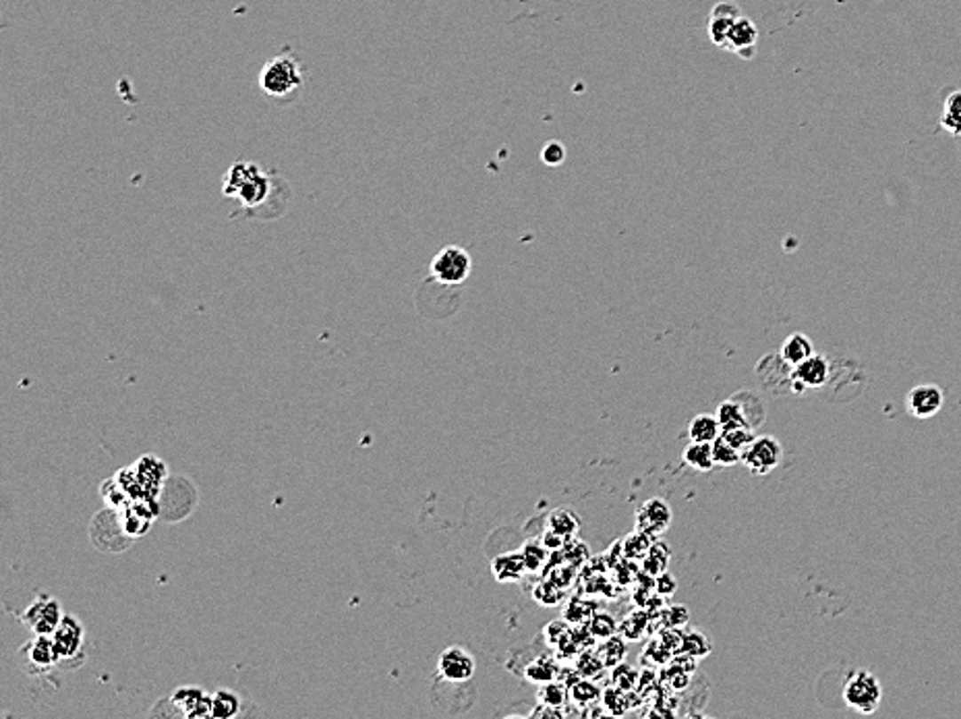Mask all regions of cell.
I'll use <instances>...</instances> for the list:
<instances>
[{"label": "cell", "instance_id": "2e32d148", "mask_svg": "<svg viewBox=\"0 0 961 719\" xmlns=\"http://www.w3.org/2000/svg\"><path fill=\"white\" fill-rule=\"evenodd\" d=\"M813 355H814V345H813V340H810L808 336H806V334H802V332L790 334L788 339L783 340L782 351H779V357H782L785 363H788L790 367L800 365L802 361H806L808 357H813Z\"/></svg>", "mask_w": 961, "mask_h": 719}, {"label": "cell", "instance_id": "4fadbf2b", "mask_svg": "<svg viewBox=\"0 0 961 719\" xmlns=\"http://www.w3.org/2000/svg\"><path fill=\"white\" fill-rule=\"evenodd\" d=\"M172 703L185 717H211V697L197 686H183L172 695Z\"/></svg>", "mask_w": 961, "mask_h": 719}, {"label": "cell", "instance_id": "7a4b0ae2", "mask_svg": "<svg viewBox=\"0 0 961 719\" xmlns=\"http://www.w3.org/2000/svg\"><path fill=\"white\" fill-rule=\"evenodd\" d=\"M301 60L295 54L284 52L272 59L259 73V87L266 96L278 102H292L303 90Z\"/></svg>", "mask_w": 961, "mask_h": 719}, {"label": "cell", "instance_id": "8d00e7d4", "mask_svg": "<svg viewBox=\"0 0 961 719\" xmlns=\"http://www.w3.org/2000/svg\"><path fill=\"white\" fill-rule=\"evenodd\" d=\"M589 628L595 639H608V636L617 633V622L609 614L601 611V614H592L589 620Z\"/></svg>", "mask_w": 961, "mask_h": 719}, {"label": "cell", "instance_id": "7c38bea8", "mask_svg": "<svg viewBox=\"0 0 961 719\" xmlns=\"http://www.w3.org/2000/svg\"><path fill=\"white\" fill-rule=\"evenodd\" d=\"M21 653L25 661H28L29 670L34 674L50 672L54 666H59V658H56L52 636L50 635H34L23 645Z\"/></svg>", "mask_w": 961, "mask_h": 719}, {"label": "cell", "instance_id": "d6a6232c", "mask_svg": "<svg viewBox=\"0 0 961 719\" xmlns=\"http://www.w3.org/2000/svg\"><path fill=\"white\" fill-rule=\"evenodd\" d=\"M555 674H558V667H555L553 661L547 658H536L533 664L527 667V678L533 680V683L536 684L552 683V680L555 678Z\"/></svg>", "mask_w": 961, "mask_h": 719}, {"label": "cell", "instance_id": "44dd1931", "mask_svg": "<svg viewBox=\"0 0 961 719\" xmlns=\"http://www.w3.org/2000/svg\"><path fill=\"white\" fill-rule=\"evenodd\" d=\"M715 417L721 425V431L734 429V427H751L744 409H742V404L734 396L729 400H723V403L717 406Z\"/></svg>", "mask_w": 961, "mask_h": 719}, {"label": "cell", "instance_id": "f6af8a7d", "mask_svg": "<svg viewBox=\"0 0 961 719\" xmlns=\"http://www.w3.org/2000/svg\"><path fill=\"white\" fill-rule=\"evenodd\" d=\"M665 680L670 683V686L673 691H684L690 683V676H688V672H684V670H679V667L671 666L670 672H667Z\"/></svg>", "mask_w": 961, "mask_h": 719}, {"label": "cell", "instance_id": "cb8c5ba5", "mask_svg": "<svg viewBox=\"0 0 961 719\" xmlns=\"http://www.w3.org/2000/svg\"><path fill=\"white\" fill-rule=\"evenodd\" d=\"M597 653L605 664V667H616L617 664H622L623 658H626V639H623L620 633L611 635L608 636V639H603V643L597 649Z\"/></svg>", "mask_w": 961, "mask_h": 719}, {"label": "cell", "instance_id": "9a60e30c", "mask_svg": "<svg viewBox=\"0 0 961 719\" xmlns=\"http://www.w3.org/2000/svg\"><path fill=\"white\" fill-rule=\"evenodd\" d=\"M491 571L493 579L499 580V583H514L527 572V562H524L522 552L502 554L491 560Z\"/></svg>", "mask_w": 961, "mask_h": 719}, {"label": "cell", "instance_id": "ffe728a7", "mask_svg": "<svg viewBox=\"0 0 961 719\" xmlns=\"http://www.w3.org/2000/svg\"><path fill=\"white\" fill-rule=\"evenodd\" d=\"M721 435V425L715 415H696L688 425L690 442H709L713 443Z\"/></svg>", "mask_w": 961, "mask_h": 719}, {"label": "cell", "instance_id": "ba28073f", "mask_svg": "<svg viewBox=\"0 0 961 719\" xmlns=\"http://www.w3.org/2000/svg\"><path fill=\"white\" fill-rule=\"evenodd\" d=\"M829 375H831V361L825 355L814 353L800 365L791 367V390L798 394L804 390H819L829 381Z\"/></svg>", "mask_w": 961, "mask_h": 719}, {"label": "cell", "instance_id": "484cf974", "mask_svg": "<svg viewBox=\"0 0 961 719\" xmlns=\"http://www.w3.org/2000/svg\"><path fill=\"white\" fill-rule=\"evenodd\" d=\"M568 697H570V692H568L566 686L555 683V680L541 684L539 692H536V699H539L541 707H552V709H560L561 705H566Z\"/></svg>", "mask_w": 961, "mask_h": 719}, {"label": "cell", "instance_id": "ac0fdd59", "mask_svg": "<svg viewBox=\"0 0 961 719\" xmlns=\"http://www.w3.org/2000/svg\"><path fill=\"white\" fill-rule=\"evenodd\" d=\"M580 529V518L570 508H555L552 515L547 516V531L564 537V539H572Z\"/></svg>", "mask_w": 961, "mask_h": 719}, {"label": "cell", "instance_id": "ab89813d", "mask_svg": "<svg viewBox=\"0 0 961 719\" xmlns=\"http://www.w3.org/2000/svg\"><path fill=\"white\" fill-rule=\"evenodd\" d=\"M522 555H524V562H527V571L536 572L543 564H545L547 549L539 546V543H527V546L522 547Z\"/></svg>", "mask_w": 961, "mask_h": 719}, {"label": "cell", "instance_id": "5bb4252c", "mask_svg": "<svg viewBox=\"0 0 961 719\" xmlns=\"http://www.w3.org/2000/svg\"><path fill=\"white\" fill-rule=\"evenodd\" d=\"M738 17H740V12L735 4H727V3L717 4L713 15H711V25H709L711 40H713L715 44H721V46H727L729 29H732V25L735 23V19Z\"/></svg>", "mask_w": 961, "mask_h": 719}, {"label": "cell", "instance_id": "30bf717a", "mask_svg": "<svg viewBox=\"0 0 961 719\" xmlns=\"http://www.w3.org/2000/svg\"><path fill=\"white\" fill-rule=\"evenodd\" d=\"M671 524V508L665 499L651 498L640 506L636 512V531L651 537L655 541L657 535L665 533L667 527Z\"/></svg>", "mask_w": 961, "mask_h": 719}, {"label": "cell", "instance_id": "d590c367", "mask_svg": "<svg viewBox=\"0 0 961 719\" xmlns=\"http://www.w3.org/2000/svg\"><path fill=\"white\" fill-rule=\"evenodd\" d=\"M721 437L729 443V446H734L735 450H740V452H744V450L754 442L757 434H754L752 427H734V429H723Z\"/></svg>", "mask_w": 961, "mask_h": 719}, {"label": "cell", "instance_id": "f35d334b", "mask_svg": "<svg viewBox=\"0 0 961 719\" xmlns=\"http://www.w3.org/2000/svg\"><path fill=\"white\" fill-rule=\"evenodd\" d=\"M642 658L653 666H665V664H671L673 651L663 645V641L655 639L648 643V647L645 649V655H642Z\"/></svg>", "mask_w": 961, "mask_h": 719}, {"label": "cell", "instance_id": "8fae6325", "mask_svg": "<svg viewBox=\"0 0 961 719\" xmlns=\"http://www.w3.org/2000/svg\"><path fill=\"white\" fill-rule=\"evenodd\" d=\"M945 396L943 390L939 386L928 384V386H916L908 392L906 396V409L916 419H931L943 409Z\"/></svg>", "mask_w": 961, "mask_h": 719}, {"label": "cell", "instance_id": "603a6c76", "mask_svg": "<svg viewBox=\"0 0 961 719\" xmlns=\"http://www.w3.org/2000/svg\"><path fill=\"white\" fill-rule=\"evenodd\" d=\"M671 560V549L667 547L663 541H653V546L648 547L645 558H642V568H645L647 577H657V574L665 572Z\"/></svg>", "mask_w": 961, "mask_h": 719}, {"label": "cell", "instance_id": "d6986e66", "mask_svg": "<svg viewBox=\"0 0 961 719\" xmlns=\"http://www.w3.org/2000/svg\"><path fill=\"white\" fill-rule=\"evenodd\" d=\"M682 459L690 468L701 473H707L715 467L713 446H711L709 442H690L688 446L684 448Z\"/></svg>", "mask_w": 961, "mask_h": 719}, {"label": "cell", "instance_id": "4316f807", "mask_svg": "<svg viewBox=\"0 0 961 719\" xmlns=\"http://www.w3.org/2000/svg\"><path fill=\"white\" fill-rule=\"evenodd\" d=\"M734 398L742 404V409H744L746 417H748V423H751L752 429L758 427V425L765 421V406L760 404V398L757 396V394L744 390V392L735 394Z\"/></svg>", "mask_w": 961, "mask_h": 719}, {"label": "cell", "instance_id": "f1b7e54d", "mask_svg": "<svg viewBox=\"0 0 961 719\" xmlns=\"http://www.w3.org/2000/svg\"><path fill=\"white\" fill-rule=\"evenodd\" d=\"M568 692H570L572 701L578 705H592L599 697H601V691H599V686L592 683L591 678L576 680V683L570 684Z\"/></svg>", "mask_w": 961, "mask_h": 719}, {"label": "cell", "instance_id": "4dcf8cb0", "mask_svg": "<svg viewBox=\"0 0 961 719\" xmlns=\"http://www.w3.org/2000/svg\"><path fill=\"white\" fill-rule=\"evenodd\" d=\"M713 446V460H715V467H735L742 462V452L740 450H735L734 446H729V443L723 440V437L719 435L717 440L711 443Z\"/></svg>", "mask_w": 961, "mask_h": 719}, {"label": "cell", "instance_id": "e575fe53", "mask_svg": "<svg viewBox=\"0 0 961 719\" xmlns=\"http://www.w3.org/2000/svg\"><path fill=\"white\" fill-rule=\"evenodd\" d=\"M611 680H614L616 686H620V689L623 691H634L636 686H639V678H640V672L634 670L632 666H626V664H617L616 667H611Z\"/></svg>", "mask_w": 961, "mask_h": 719}, {"label": "cell", "instance_id": "7bdbcfd3", "mask_svg": "<svg viewBox=\"0 0 961 719\" xmlns=\"http://www.w3.org/2000/svg\"><path fill=\"white\" fill-rule=\"evenodd\" d=\"M653 585H655V593H657V595L670 597V595H673V593H676L678 580H676V577H673V574H670L665 571V572H661V574H657V577H655Z\"/></svg>", "mask_w": 961, "mask_h": 719}, {"label": "cell", "instance_id": "83f0119b", "mask_svg": "<svg viewBox=\"0 0 961 719\" xmlns=\"http://www.w3.org/2000/svg\"><path fill=\"white\" fill-rule=\"evenodd\" d=\"M603 707L611 715H623L630 711V697L628 691L620 689V686H611L603 692Z\"/></svg>", "mask_w": 961, "mask_h": 719}, {"label": "cell", "instance_id": "8992f818", "mask_svg": "<svg viewBox=\"0 0 961 719\" xmlns=\"http://www.w3.org/2000/svg\"><path fill=\"white\" fill-rule=\"evenodd\" d=\"M783 460V446L773 435H757L754 442L742 452V465L757 477L769 475Z\"/></svg>", "mask_w": 961, "mask_h": 719}, {"label": "cell", "instance_id": "3957f363", "mask_svg": "<svg viewBox=\"0 0 961 719\" xmlns=\"http://www.w3.org/2000/svg\"><path fill=\"white\" fill-rule=\"evenodd\" d=\"M844 701L860 715H872L883 701V686L870 670H854L846 678Z\"/></svg>", "mask_w": 961, "mask_h": 719}, {"label": "cell", "instance_id": "1f68e13d", "mask_svg": "<svg viewBox=\"0 0 961 719\" xmlns=\"http://www.w3.org/2000/svg\"><path fill=\"white\" fill-rule=\"evenodd\" d=\"M943 127L949 129L953 135H961V92H953L947 98L945 115H943Z\"/></svg>", "mask_w": 961, "mask_h": 719}, {"label": "cell", "instance_id": "ee69618b", "mask_svg": "<svg viewBox=\"0 0 961 719\" xmlns=\"http://www.w3.org/2000/svg\"><path fill=\"white\" fill-rule=\"evenodd\" d=\"M659 639L663 641V645L667 649H671L673 653H679L682 651V645H684V633H679V628H665L663 633L659 635Z\"/></svg>", "mask_w": 961, "mask_h": 719}, {"label": "cell", "instance_id": "5b68a950", "mask_svg": "<svg viewBox=\"0 0 961 719\" xmlns=\"http://www.w3.org/2000/svg\"><path fill=\"white\" fill-rule=\"evenodd\" d=\"M52 645L59 658V666L75 667L85 659L83 655V643H85V630L81 627V622L73 614H65L59 628L52 635Z\"/></svg>", "mask_w": 961, "mask_h": 719}, {"label": "cell", "instance_id": "60d3db41", "mask_svg": "<svg viewBox=\"0 0 961 719\" xmlns=\"http://www.w3.org/2000/svg\"><path fill=\"white\" fill-rule=\"evenodd\" d=\"M661 618H663L661 622H663L665 628H682L688 624V610L684 605H670V608L661 611Z\"/></svg>", "mask_w": 961, "mask_h": 719}, {"label": "cell", "instance_id": "6da1fadb", "mask_svg": "<svg viewBox=\"0 0 961 719\" xmlns=\"http://www.w3.org/2000/svg\"><path fill=\"white\" fill-rule=\"evenodd\" d=\"M222 196L234 199L239 210L230 218L272 220L282 216L290 202V187L278 172H266L255 162L239 160L222 180Z\"/></svg>", "mask_w": 961, "mask_h": 719}, {"label": "cell", "instance_id": "d4e9b609", "mask_svg": "<svg viewBox=\"0 0 961 719\" xmlns=\"http://www.w3.org/2000/svg\"><path fill=\"white\" fill-rule=\"evenodd\" d=\"M648 628V611L647 610H636L632 614L626 616V620L617 624V633H620L626 641H640L645 636Z\"/></svg>", "mask_w": 961, "mask_h": 719}, {"label": "cell", "instance_id": "9c48e42d", "mask_svg": "<svg viewBox=\"0 0 961 719\" xmlns=\"http://www.w3.org/2000/svg\"><path fill=\"white\" fill-rule=\"evenodd\" d=\"M438 672L448 683L463 684L475 676L477 661L465 647H448L438 659Z\"/></svg>", "mask_w": 961, "mask_h": 719}, {"label": "cell", "instance_id": "b9f144b4", "mask_svg": "<svg viewBox=\"0 0 961 719\" xmlns=\"http://www.w3.org/2000/svg\"><path fill=\"white\" fill-rule=\"evenodd\" d=\"M541 160L547 166H558L566 160V148L560 141H549L541 149Z\"/></svg>", "mask_w": 961, "mask_h": 719}, {"label": "cell", "instance_id": "f546056e", "mask_svg": "<svg viewBox=\"0 0 961 719\" xmlns=\"http://www.w3.org/2000/svg\"><path fill=\"white\" fill-rule=\"evenodd\" d=\"M711 649H713V643H711L709 636L701 633V630H690V633L684 635L682 651L695 655L696 659L707 658V655L711 653Z\"/></svg>", "mask_w": 961, "mask_h": 719}, {"label": "cell", "instance_id": "52a82bcc", "mask_svg": "<svg viewBox=\"0 0 961 719\" xmlns=\"http://www.w3.org/2000/svg\"><path fill=\"white\" fill-rule=\"evenodd\" d=\"M62 618H65V611H62L59 599L37 595L21 614V622L31 630V635H52Z\"/></svg>", "mask_w": 961, "mask_h": 719}, {"label": "cell", "instance_id": "bcb514c9", "mask_svg": "<svg viewBox=\"0 0 961 719\" xmlns=\"http://www.w3.org/2000/svg\"><path fill=\"white\" fill-rule=\"evenodd\" d=\"M558 589V587L552 585V583H543L539 585V591L545 593V597H539L536 602H541V605H558L560 603V597H552V591Z\"/></svg>", "mask_w": 961, "mask_h": 719}, {"label": "cell", "instance_id": "836d02e7", "mask_svg": "<svg viewBox=\"0 0 961 719\" xmlns=\"http://www.w3.org/2000/svg\"><path fill=\"white\" fill-rule=\"evenodd\" d=\"M651 546H653L651 537L640 533V531H636V533L628 535L626 541H623V554H626V558L630 560H642Z\"/></svg>", "mask_w": 961, "mask_h": 719}, {"label": "cell", "instance_id": "7402d4cb", "mask_svg": "<svg viewBox=\"0 0 961 719\" xmlns=\"http://www.w3.org/2000/svg\"><path fill=\"white\" fill-rule=\"evenodd\" d=\"M242 701L241 697L233 691H216V695H211V717L218 719H230L241 715Z\"/></svg>", "mask_w": 961, "mask_h": 719}, {"label": "cell", "instance_id": "277c9868", "mask_svg": "<svg viewBox=\"0 0 961 719\" xmlns=\"http://www.w3.org/2000/svg\"><path fill=\"white\" fill-rule=\"evenodd\" d=\"M473 272V260L466 249L458 245H448L440 249L438 255L429 264V276L441 286H458L469 280Z\"/></svg>", "mask_w": 961, "mask_h": 719}, {"label": "cell", "instance_id": "74e56055", "mask_svg": "<svg viewBox=\"0 0 961 719\" xmlns=\"http://www.w3.org/2000/svg\"><path fill=\"white\" fill-rule=\"evenodd\" d=\"M605 667V664L601 661V658H599V653H592V651H584L580 653V658L576 659V670L583 678H595L601 674V670Z\"/></svg>", "mask_w": 961, "mask_h": 719}, {"label": "cell", "instance_id": "e0dca14e", "mask_svg": "<svg viewBox=\"0 0 961 719\" xmlns=\"http://www.w3.org/2000/svg\"><path fill=\"white\" fill-rule=\"evenodd\" d=\"M754 42H757V28H754V23L751 21V19H744V17L735 19L732 29H729L727 46L735 48L742 56H744V59H748L746 54H751V48L754 46Z\"/></svg>", "mask_w": 961, "mask_h": 719}]
</instances>
